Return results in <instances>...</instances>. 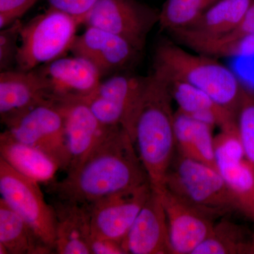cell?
I'll list each match as a JSON object with an SVG mask.
<instances>
[{"instance_id": "18", "label": "cell", "mask_w": 254, "mask_h": 254, "mask_svg": "<svg viewBox=\"0 0 254 254\" xmlns=\"http://www.w3.org/2000/svg\"><path fill=\"white\" fill-rule=\"evenodd\" d=\"M56 103L63 113L64 123L70 155L68 171L86 158L109 127L100 123L84 100H67Z\"/></svg>"}, {"instance_id": "15", "label": "cell", "mask_w": 254, "mask_h": 254, "mask_svg": "<svg viewBox=\"0 0 254 254\" xmlns=\"http://www.w3.org/2000/svg\"><path fill=\"white\" fill-rule=\"evenodd\" d=\"M218 170L226 182L239 213L254 223V171L247 161L240 140L225 136L215 143Z\"/></svg>"}, {"instance_id": "3", "label": "cell", "mask_w": 254, "mask_h": 254, "mask_svg": "<svg viewBox=\"0 0 254 254\" xmlns=\"http://www.w3.org/2000/svg\"><path fill=\"white\" fill-rule=\"evenodd\" d=\"M153 71L168 81L189 83L238 114L245 88L230 68L213 57L190 53L175 41H162L155 47Z\"/></svg>"}, {"instance_id": "11", "label": "cell", "mask_w": 254, "mask_h": 254, "mask_svg": "<svg viewBox=\"0 0 254 254\" xmlns=\"http://www.w3.org/2000/svg\"><path fill=\"white\" fill-rule=\"evenodd\" d=\"M160 194L168 218L173 254H193L211 233L215 217L165 187Z\"/></svg>"}, {"instance_id": "29", "label": "cell", "mask_w": 254, "mask_h": 254, "mask_svg": "<svg viewBox=\"0 0 254 254\" xmlns=\"http://www.w3.org/2000/svg\"><path fill=\"white\" fill-rule=\"evenodd\" d=\"M254 34V1L251 4L250 7L249 8L248 11L246 13L241 22L237 25L235 29L232 30L231 32L227 33L225 36L218 38V39L195 43L193 45V48L195 51L200 52L202 50L205 49V48L221 46V45L226 44V43H230V42L235 41V40L239 39V38Z\"/></svg>"}, {"instance_id": "30", "label": "cell", "mask_w": 254, "mask_h": 254, "mask_svg": "<svg viewBox=\"0 0 254 254\" xmlns=\"http://www.w3.org/2000/svg\"><path fill=\"white\" fill-rule=\"evenodd\" d=\"M38 0H0V28L7 27L34 6Z\"/></svg>"}, {"instance_id": "17", "label": "cell", "mask_w": 254, "mask_h": 254, "mask_svg": "<svg viewBox=\"0 0 254 254\" xmlns=\"http://www.w3.org/2000/svg\"><path fill=\"white\" fill-rule=\"evenodd\" d=\"M253 0H219L187 28L169 31L181 46L213 41L235 29L248 11Z\"/></svg>"}, {"instance_id": "21", "label": "cell", "mask_w": 254, "mask_h": 254, "mask_svg": "<svg viewBox=\"0 0 254 254\" xmlns=\"http://www.w3.org/2000/svg\"><path fill=\"white\" fill-rule=\"evenodd\" d=\"M0 158L21 175L48 184L55 180L59 165L42 150L16 141L4 131L0 134Z\"/></svg>"}, {"instance_id": "32", "label": "cell", "mask_w": 254, "mask_h": 254, "mask_svg": "<svg viewBox=\"0 0 254 254\" xmlns=\"http://www.w3.org/2000/svg\"><path fill=\"white\" fill-rule=\"evenodd\" d=\"M90 249L91 254H127L123 244L102 237L91 236Z\"/></svg>"}, {"instance_id": "19", "label": "cell", "mask_w": 254, "mask_h": 254, "mask_svg": "<svg viewBox=\"0 0 254 254\" xmlns=\"http://www.w3.org/2000/svg\"><path fill=\"white\" fill-rule=\"evenodd\" d=\"M55 252L60 254H91V219L88 205L58 200Z\"/></svg>"}, {"instance_id": "22", "label": "cell", "mask_w": 254, "mask_h": 254, "mask_svg": "<svg viewBox=\"0 0 254 254\" xmlns=\"http://www.w3.org/2000/svg\"><path fill=\"white\" fill-rule=\"evenodd\" d=\"M176 148L187 158L217 167L213 127L177 110L174 118Z\"/></svg>"}, {"instance_id": "8", "label": "cell", "mask_w": 254, "mask_h": 254, "mask_svg": "<svg viewBox=\"0 0 254 254\" xmlns=\"http://www.w3.org/2000/svg\"><path fill=\"white\" fill-rule=\"evenodd\" d=\"M147 81L148 76L115 75L101 81L96 91L84 101L103 125L123 127L133 139L135 121Z\"/></svg>"}, {"instance_id": "13", "label": "cell", "mask_w": 254, "mask_h": 254, "mask_svg": "<svg viewBox=\"0 0 254 254\" xmlns=\"http://www.w3.org/2000/svg\"><path fill=\"white\" fill-rule=\"evenodd\" d=\"M70 52L89 62L102 76L128 67L141 53L122 37L93 26L76 36Z\"/></svg>"}, {"instance_id": "1", "label": "cell", "mask_w": 254, "mask_h": 254, "mask_svg": "<svg viewBox=\"0 0 254 254\" xmlns=\"http://www.w3.org/2000/svg\"><path fill=\"white\" fill-rule=\"evenodd\" d=\"M150 184L134 142L121 127H109L86 158L63 180L46 184L58 200L89 205Z\"/></svg>"}, {"instance_id": "31", "label": "cell", "mask_w": 254, "mask_h": 254, "mask_svg": "<svg viewBox=\"0 0 254 254\" xmlns=\"http://www.w3.org/2000/svg\"><path fill=\"white\" fill-rule=\"evenodd\" d=\"M98 1L99 0H47L50 7L76 18L81 24Z\"/></svg>"}, {"instance_id": "23", "label": "cell", "mask_w": 254, "mask_h": 254, "mask_svg": "<svg viewBox=\"0 0 254 254\" xmlns=\"http://www.w3.org/2000/svg\"><path fill=\"white\" fill-rule=\"evenodd\" d=\"M0 245L9 254H50L46 245L32 227L2 199H0Z\"/></svg>"}, {"instance_id": "20", "label": "cell", "mask_w": 254, "mask_h": 254, "mask_svg": "<svg viewBox=\"0 0 254 254\" xmlns=\"http://www.w3.org/2000/svg\"><path fill=\"white\" fill-rule=\"evenodd\" d=\"M168 83L179 111L220 130L237 126V113L219 104L205 92L183 81Z\"/></svg>"}, {"instance_id": "26", "label": "cell", "mask_w": 254, "mask_h": 254, "mask_svg": "<svg viewBox=\"0 0 254 254\" xmlns=\"http://www.w3.org/2000/svg\"><path fill=\"white\" fill-rule=\"evenodd\" d=\"M237 124L245 159L254 171V93L246 88L237 114Z\"/></svg>"}, {"instance_id": "28", "label": "cell", "mask_w": 254, "mask_h": 254, "mask_svg": "<svg viewBox=\"0 0 254 254\" xmlns=\"http://www.w3.org/2000/svg\"><path fill=\"white\" fill-rule=\"evenodd\" d=\"M199 53L215 58H254V34L239 38L221 46L205 48Z\"/></svg>"}, {"instance_id": "2", "label": "cell", "mask_w": 254, "mask_h": 254, "mask_svg": "<svg viewBox=\"0 0 254 254\" xmlns=\"http://www.w3.org/2000/svg\"><path fill=\"white\" fill-rule=\"evenodd\" d=\"M173 100L168 81L153 71L137 113L133 139L150 187L158 193L165 189L176 148Z\"/></svg>"}, {"instance_id": "4", "label": "cell", "mask_w": 254, "mask_h": 254, "mask_svg": "<svg viewBox=\"0 0 254 254\" xmlns=\"http://www.w3.org/2000/svg\"><path fill=\"white\" fill-rule=\"evenodd\" d=\"M165 187L215 218L239 213L236 201L218 169L180 153L174 158Z\"/></svg>"}, {"instance_id": "7", "label": "cell", "mask_w": 254, "mask_h": 254, "mask_svg": "<svg viewBox=\"0 0 254 254\" xmlns=\"http://www.w3.org/2000/svg\"><path fill=\"white\" fill-rule=\"evenodd\" d=\"M6 131L16 141L35 147L51 157L60 170L70 167L63 113L56 103L35 107L6 124Z\"/></svg>"}, {"instance_id": "33", "label": "cell", "mask_w": 254, "mask_h": 254, "mask_svg": "<svg viewBox=\"0 0 254 254\" xmlns=\"http://www.w3.org/2000/svg\"><path fill=\"white\" fill-rule=\"evenodd\" d=\"M251 254H254V234L252 236V248H251Z\"/></svg>"}, {"instance_id": "5", "label": "cell", "mask_w": 254, "mask_h": 254, "mask_svg": "<svg viewBox=\"0 0 254 254\" xmlns=\"http://www.w3.org/2000/svg\"><path fill=\"white\" fill-rule=\"evenodd\" d=\"M81 23L76 18L49 7L22 25L16 66L31 71L70 51Z\"/></svg>"}, {"instance_id": "27", "label": "cell", "mask_w": 254, "mask_h": 254, "mask_svg": "<svg viewBox=\"0 0 254 254\" xmlns=\"http://www.w3.org/2000/svg\"><path fill=\"white\" fill-rule=\"evenodd\" d=\"M23 23L19 20L2 28L0 31V70L14 69L16 65L20 41V32Z\"/></svg>"}, {"instance_id": "16", "label": "cell", "mask_w": 254, "mask_h": 254, "mask_svg": "<svg viewBox=\"0 0 254 254\" xmlns=\"http://www.w3.org/2000/svg\"><path fill=\"white\" fill-rule=\"evenodd\" d=\"M123 246L127 254H173L168 218L160 193L152 190Z\"/></svg>"}, {"instance_id": "24", "label": "cell", "mask_w": 254, "mask_h": 254, "mask_svg": "<svg viewBox=\"0 0 254 254\" xmlns=\"http://www.w3.org/2000/svg\"><path fill=\"white\" fill-rule=\"evenodd\" d=\"M252 236L245 227L222 218L193 254H251Z\"/></svg>"}, {"instance_id": "10", "label": "cell", "mask_w": 254, "mask_h": 254, "mask_svg": "<svg viewBox=\"0 0 254 254\" xmlns=\"http://www.w3.org/2000/svg\"><path fill=\"white\" fill-rule=\"evenodd\" d=\"M151 191L148 183L136 190L115 193L87 205L92 236L110 239L123 245Z\"/></svg>"}, {"instance_id": "6", "label": "cell", "mask_w": 254, "mask_h": 254, "mask_svg": "<svg viewBox=\"0 0 254 254\" xmlns=\"http://www.w3.org/2000/svg\"><path fill=\"white\" fill-rule=\"evenodd\" d=\"M1 198L55 252L57 218L39 183L18 173L0 158Z\"/></svg>"}, {"instance_id": "25", "label": "cell", "mask_w": 254, "mask_h": 254, "mask_svg": "<svg viewBox=\"0 0 254 254\" xmlns=\"http://www.w3.org/2000/svg\"><path fill=\"white\" fill-rule=\"evenodd\" d=\"M219 0H166L159 14L160 28L168 32L187 28Z\"/></svg>"}, {"instance_id": "9", "label": "cell", "mask_w": 254, "mask_h": 254, "mask_svg": "<svg viewBox=\"0 0 254 254\" xmlns=\"http://www.w3.org/2000/svg\"><path fill=\"white\" fill-rule=\"evenodd\" d=\"M159 14L139 0H99L82 24L122 37L141 53Z\"/></svg>"}, {"instance_id": "14", "label": "cell", "mask_w": 254, "mask_h": 254, "mask_svg": "<svg viewBox=\"0 0 254 254\" xmlns=\"http://www.w3.org/2000/svg\"><path fill=\"white\" fill-rule=\"evenodd\" d=\"M55 103L38 68L0 73V118L6 124L35 107Z\"/></svg>"}, {"instance_id": "12", "label": "cell", "mask_w": 254, "mask_h": 254, "mask_svg": "<svg viewBox=\"0 0 254 254\" xmlns=\"http://www.w3.org/2000/svg\"><path fill=\"white\" fill-rule=\"evenodd\" d=\"M53 102L86 100L101 83L99 71L79 57H62L38 67Z\"/></svg>"}]
</instances>
